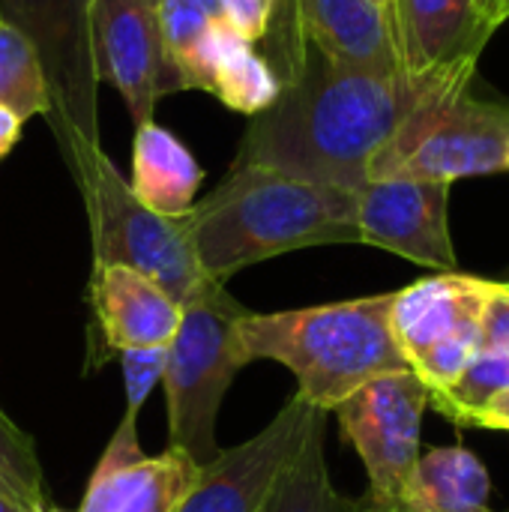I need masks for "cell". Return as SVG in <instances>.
<instances>
[{"mask_svg":"<svg viewBox=\"0 0 509 512\" xmlns=\"http://www.w3.org/2000/svg\"><path fill=\"white\" fill-rule=\"evenodd\" d=\"M471 84L450 75H378L339 66L309 48L300 75L273 105L249 117L234 168H270L297 180L357 192L372 156L438 87Z\"/></svg>","mask_w":509,"mask_h":512,"instance_id":"6da1fadb","label":"cell"},{"mask_svg":"<svg viewBox=\"0 0 509 512\" xmlns=\"http://www.w3.org/2000/svg\"><path fill=\"white\" fill-rule=\"evenodd\" d=\"M183 219L201 270L222 285L276 255L360 243L357 192L270 168H231Z\"/></svg>","mask_w":509,"mask_h":512,"instance_id":"7a4b0ae2","label":"cell"},{"mask_svg":"<svg viewBox=\"0 0 509 512\" xmlns=\"http://www.w3.org/2000/svg\"><path fill=\"white\" fill-rule=\"evenodd\" d=\"M393 294L285 312H246L237 342L246 363L273 360L297 378L306 405L330 414L369 381L408 372L390 327Z\"/></svg>","mask_w":509,"mask_h":512,"instance_id":"3957f363","label":"cell"},{"mask_svg":"<svg viewBox=\"0 0 509 512\" xmlns=\"http://www.w3.org/2000/svg\"><path fill=\"white\" fill-rule=\"evenodd\" d=\"M246 312L222 282L210 279L183 303L177 336L168 345L162 375L168 447L186 453L198 468L222 453L216 441L219 411L234 378L249 366L237 342V321Z\"/></svg>","mask_w":509,"mask_h":512,"instance_id":"277c9868","label":"cell"},{"mask_svg":"<svg viewBox=\"0 0 509 512\" xmlns=\"http://www.w3.org/2000/svg\"><path fill=\"white\" fill-rule=\"evenodd\" d=\"M509 105L480 99L471 84L426 96L372 156L369 180L447 183L507 171Z\"/></svg>","mask_w":509,"mask_h":512,"instance_id":"5b68a950","label":"cell"},{"mask_svg":"<svg viewBox=\"0 0 509 512\" xmlns=\"http://www.w3.org/2000/svg\"><path fill=\"white\" fill-rule=\"evenodd\" d=\"M72 177L90 219L93 267H132L156 279L180 306L210 282L195 258L186 219L144 207L105 150L93 153Z\"/></svg>","mask_w":509,"mask_h":512,"instance_id":"8992f818","label":"cell"},{"mask_svg":"<svg viewBox=\"0 0 509 512\" xmlns=\"http://www.w3.org/2000/svg\"><path fill=\"white\" fill-rule=\"evenodd\" d=\"M93 0H0V21L36 51L51 114L48 126L75 174L99 144V78L93 66Z\"/></svg>","mask_w":509,"mask_h":512,"instance_id":"52a82bcc","label":"cell"},{"mask_svg":"<svg viewBox=\"0 0 509 512\" xmlns=\"http://www.w3.org/2000/svg\"><path fill=\"white\" fill-rule=\"evenodd\" d=\"M426 408L429 390L408 369L369 381L333 411L345 441L357 450L369 474V492L360 498L363 507L414 512V477L423 456Z\"/></svg>","mask_w":509,"mask_h":512,"instance_id":"ba28073f","label":"cell"},{"mask_svg":"<svg viewBox=\"0 0 509 512\" xmlns=\"http://www.w3.org/2000/svg\"><path fill=\"white\" fill-rule=\"evenodd\" d=\"M489 279L435 273L393 294L390 327L408 369L429 396L447 390L483 348V306Z\"/></svg>","mask_w":509,"mask_h":512,"instance_id":"9c48e42d","label":"cell"},{"mask_svg":"<svg viewBox=\"0 0 509 512\" xmlns=\"http://www.w3.org/2000/svg\"><path fill=\"white\" fill-rule=\"evenodd\" d=\"M93 66L126 102L135 126L150 123L162 96L186 90L165 54L159 0H93Z\"/></svg>","mask_w":509,"mask_h":512,"instance_id":"30bf717a","label":"cell"},{"mask_svg":"<svg viewBox=\"0 0 509 512\" xmlns=\"http://www.w3.org/2000/svg\"><path fill=\"white\" fill-rule=\"evenodd\" d=\"M324 414L291 396L279 414L249 441L222 450L201 468L180 512H267L285 465L300 450L315 417Z\"/></svg>","mask_w":509,"mask_h":512,"instance_id":"8fae6325","label":"cell"},{"mask_svg":"<svg viewBox=\"0 0 509 512\" xmlns=\"http://www.w3.org/2000/svg\"><path fill=\"white\" fill-rule=\"evenodd\" d=\"M360 243L438 273H456L450 237V186L423 180H369L357 189Z\"/></svg>","mask_w":509,"mask_h":512,"instance_id":"7c38bea8","label":"cell"},{"mask_svg":"<svg viewBox=\"0 0 509 512\" xmlns=\"http://www.w3.org/2000/svg\"><path fill=\"white\" fill-rule=\"evenodd\" d=\"M198 474L201 468L174 447L147 456L138 444V417L123 414L78 512H180Z\"/></svg>","mask_w":509,"mask_h":512,"instance_id":"4fadbf2b","label":"cell"},{"mask_svg":"<svg viewBox=\"0 0 509 512\" xmlns=\"http://www.w3.org/2000/svg\"><path fill=\"white\" fill-rule=\"evenodd\" d=\"M90 306L99 333L90 342V369H102L129 348H168L183 315V306L156 279L120 264L93 267Z\"/></svg>","mask_w":509,"mask_h":512,"instance_id":"5bb4252c","label":"cell"},{"mask_svg":"<svg viewBox=\"0 0 509 512\" xmlns=\"http://www.w3.org/2000/svg\"><path fill=\"white\" fill-rule=\"evenodd\" d=\"M393 33L402 72L474 78L477 60L495 30L471 0H393Z\"/></svg>","mask_w":509,"mask_h":512,"instance_id":"9a60e30c","label":"cell"},{"mask_svg":"<svg viewBox=\"0 0 509 512\" xmlns=\"http://www.w3.org/2000/svg\"><path fill=\"white\" fill-rule=\"evenodd\" d=\"M306 45L321 57L363 72H402L393 15L372 0H297Z\"/></svg>","mask_w":509,"mask_h":512,"instance_id":"2e32d148","label":"cell"},{"mask_svg":"<svg viewBox=\"0 0 509 512\" xmlns=\"http://www.w3.org/2000/svg\"><path fill=\"white\" fill-rule=\"evenodd\" d=\"M183 81L186 90L213 93L246 117L264 111L282 93V81L273 66L258 57L252 42L237 36L225 21H216L198 57L189 63Z\"/></svg>","mask_w":509,"mask_h":512,"instance_id":"e0dca14e","label":"cell"},{"mask_svg":"<svg viewBox=\"0 0 509 512\" xmlns=\"http://www.w3.org/2000/svg\"><path fill=\"white\" fill-rule=\"evenodd\" d=\"M201 180V165L177 135L153 120L135 129L129 186L144 207L159 216H186L195 207Z\"/></svg>","mask_w":509,"mask_h":512,"instance_id":"ac0fdd59","label":"cell"},{"mask_svg":"<svg viewBox=\"0 0 509 512\" xmlns=\"http://www.w3.org/2000/svg\"><path fill=\"white\" fill-rule=\"evenodd\" d=\"M492 480L477 453L435 447L420 456L414 477V512H492Z\"/></svg>","mask_w":509,"mask_h":512,"instance_id":"d6986e66","label":"cell"},{"mask_svg":"<svg viewBox=\"0 0 509 512\" xmlns=\"http://www.w3.org/2000/svg\"><path fill=\"white\" fill-rule=\"evenodd\" d=\"M324 432L327 414H318L300 450L285 465L267 512H360L357 498H348L333 486L324 453Z\"/></svg>","mask_w":509,"mask_h":512,"instance_id":"ffe728a7","label":"cell"},{"mask_svg":"<svg viewBox=\"0 0 509 512\" xmlns=\"http://www.w3.org/2000/svg\"><path fill=\"white\" fill-rule=\"evenodd\" d=\"M507 387L509 354L480 348L447 390L429 396V405L453 426H477L483 408Z\"/></svg>","mask_w":509,"mask_h":512,"instance_id":"44dd1931","label":"cell"},{"mask_svg":"<svg viewBox=\"0 0 509 512\" xmlns=\"http://www.w3.org/2000/svg\"><path fill=\"white\" fill-rule=\"evenodd\" d=\"M0 105L21 120L51 114L48 84L33 45L9 24L0 21Z\"/></svg>","mask_w":509,"mask_h":512,"instance_id":"7402d4cb","label":"cell"},{"mask_svg":"<svg viewBox=\"0 0 509 512\" xmlns=\"http://www.w3.org/2000/svg\"><path fill=\"white\" fill-rule=\"evenodd\" d=\"M0 495L27 512H48L42 462L33 438L0 408Z\"/></svg>","mask_w":509,"mask_h":512,"instance_id":"603a6c76","label":"cell"},{"mask_svg":"<svg viewBox=\"0 0 509 512\" xmlns=\"http://www.w3.org/2000/svg\"><path fill=\"white\" fill-rule=\"evenodd\" d=\"M216 21L219 18H213L198 0H159V27H162L165 54L180 72V78L186 75L189 63L198 57Z\"/></svg>","mask_w":509,"mask_h":512,"instance_id":"cb8c5ba5","label":"cell"},{"mask_svg":"<svg viewBox=\"0 0 509 512\" xmlns=\"http://www.w3.org/2000/svg\"><path fill=\"white\" fill-rule=\"evenodd\" d=\"M270 42V66L273 72L279 75L282 84L294 81L306 63V54H309V45H306V36H303V27H300V9H297V0H276V9H273V21H270V30L264 36Z\"/></svg>","mask_w":509,"mask_h":512,"instance_id":"d4e9b609","label":"cell"},{"mask_svg":"<svg viewBox=\"0 0 509 512\" xmlns=\"http://www.w3.org/2000/svg\"><path fill=\"white\" fill-rule=\"evenodd\" d=\"M123 369V393H126V411L129 417H138L156 384H162L168 348H129L117 354Z\"/></svg>","mask_w":509,"mask_h":512,"instance_id":"484cf974","label":"cell"},{"mask_svg":"<svg viewBox=\"0 0 509 512\" xmlns=\"http://www.w3.org/2000/svg\"><path fill=\"white\" fill-rule=\"evenodd\" d=\"M276 0H219V18L246 42H261L270 30Z\"/></svg>","mask_w":509,"mask_h":512,"instance_id":"4316f807","label":"cell"},{"mask_svg":"<svg viewBox=\"0 0 509 512\" xmlns=\"http://www.w3.org/2000/svg\"><path fill=\"white\" fill-rule=\"evenodd\" d=\"M483 348L509 354V288L489 279V294L483 306Z\"/></svg>","mask_w":509,"mask_h":512,"instance_id":"83f0119b","label":"cell"},{"mask_svg":"<svg viewBox=\"0 0 509 512\" xmlns=\"http://www.w3.org/2000/svg\"><path fill=\"white\" fill-rule=\"evenodd\" d=\"M477 429H495V432H509V387L501 390L480 414Z\"/></svg>","mask_w":509,"mask_h":512,"instance_id":"f1b7e54d","label":"cell"},{"mask_svg":"<svg viewBox=\"0 0 509 512\" xmlns=\"http://www.w3.org/2000/svg\"><path fill=\"white\" fill-rule=\"evenodd\" d=\"M21 126H24V120L15 111H9V108L0 105V159L15 147V141L21 135Z\"/></svg>","mask_w":509,"mask_h":512,"instance_id":"f546056e","label":"cell"},{"mask_svg":"<svg viewBox=\"0 0 509 512\" xmlns=\"http://www.w3.org/2000/svg\"><path fill=\"white\" fill-rule=\"evenodd\" d=\"M471 6L492 30H498L509 18V0H471Z\"/></svg>","mask_w":509,"mask_h":512,"instance_id":"4dcf8cb0","label":"cell"},{"mask_svg":"<svg viewBox=\"0 0 509 512\" xmlns=\"http://www.w3.org/2000/svg\"><path fill=\"white\" fill-rule=\"evenodd\" d=\"M0 512H27L24 507H18L15 501H9L6 495H0Z\"/></svg>","mask_w":509,"mask_h":512,"instance_id":"1f68e13d","label":"cell"},{"mask_svg":"<svg viewBox=\"0 0 509 512\" xmlns=\"http://www.w3.org/2000/svg\"><path fill=\"white\" fill-rule=\"evenodd\" d=\"M198 3H201L213 18H219V0H198ZM219 21H222V18H219Z\"/></svg>","mask_w":509,"mask_h":512,"instance_id":"d6a6232c","label":"cell"},{"mask_svg":"<svg viewBox=\"0 0 509 512\" xmlns=\"http://www.w3.org/2000/svg\"><path fill=\"white\" fill-rule=\"evenodd\" d=\"M372 3H378V6H387V9H390V3H393V0H372Z\"/></svg>","mask_w":509,"mask_h":512,"instance_id":"836d02e7","label":"cell"},{"mask_svg":"<svg viewBox=\"0 0 509 512\" xmlns=\"http://www.w3.org/2000/svg\"><path fill=\"white\" fill-rule=\"evenodd\" d=\"M357 501H360V498H357ZM360 512H381V510H369V507H363V504H360ZM495 512V510H492Z\"/></svg>","mask_w":509,"mask_h":512,"instance_id":"e575fe53","label":"cell"},{"mask_svg":"<svg viewBox=\"0 0 509 512\" xmlns=\"http://www.w3.org/2000/svg\"><path fill=\"white\" fill-rule=\"evenodd\" d=\"M504 273H507V276H504V279H498V282H509V267H507V270H504Z\"/></svg>","mask_w":509,"mask_h":512,"instance_id":"d590c367","label":"cell"},{"mask_svg":"<svg viewBox=\"0 0 509 512\" xmlns=\"http://www.w3.org/2000/svg\"><path fill=\"white\" fill-rule=\"evenodd\" d=\"M507 171H509V141H507Z\"/></svg>","mask_w":509,"mask_h":512,"instance_id":"8d00e7d4","label":"cell"},{"mask_svg":"<svg viewBox=\"0 0 509 512\" xmlns=\"http://www.w3.org/2000/svg\"><path fill=\"white\" fill-rule=\"evenodd\" d=\"M504 285H507V288H509V282H504Z\"/></svg>","mask_w":509,"mask_h":512,"instance_id":"74e56055","label":"cell"}]
</instances>
